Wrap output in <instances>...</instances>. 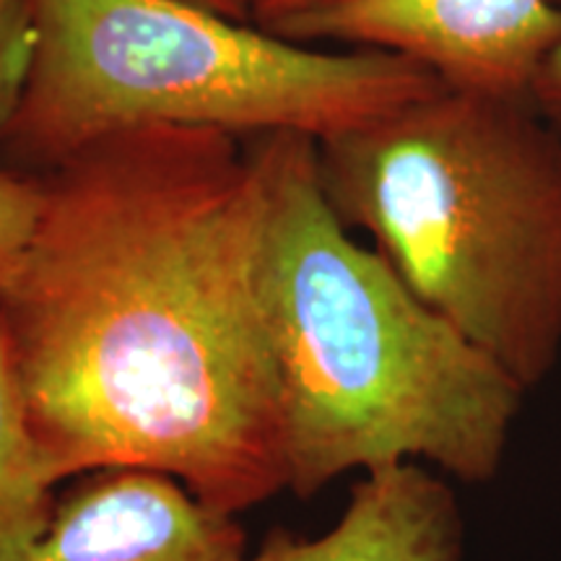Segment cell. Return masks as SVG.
<instances>
[{"label": "cell", "mask_w": 561, "mask_h": 561, "mask_svg": "<svg viewBox=\"0 0 561 561\" xmlns=\"http://www.w3.org/2000/svg\"><path fill=\"white\" fill-rule=\"evenodd\" d=\"M58 483L34 439L0 320V561H32L58 510Z\"/></svg>", "instance_id": "cell-8"}, {"label": "cell", "mask_w": 561, "mask_h": 561, "mask_svg": "<svg viewBox=\"0 0 561 561\" xmlns=\"http://www.w3.org/2000/svg\"><path fill=\"white\" fill-rule=\"evenodd\" d=\"M182 3L201 5V9L221 13V16H227V19L250 21V13H248V5H244V0H182Z\"/></svg>", "instance_id": "cell-13"}, {"label": "cell", "mask_w": 561, "mask_h": 561, "mask_svg": "<svg viewBox=\"0 0 561 561\" xmlns=\"http://www.w3.org/2000/svg\"><path fill=\"white\" fill-rule=\"evenodd\" d=\"M553 3L561 5V0H553ZM528 100L538 110V115L561 133V39L551 47V53L546 55L533 76Z\"/></svg>", "instance_id": "cell-11"}, {"label": "cell", "mask_w": 561, "mask_h": 561, "mask_svg": "<svg viewBox=\"0 0 561 561\" xmlns=\"http://www.w3.org/2000/svg\"><path fill=\"white\" fill-rule=\"evenodd\" d=\"M242 140L151 125L42 174L0 320L58 481L144 468L231 515L286 491L257 278L265 185Z\"/></svg>", "instance_id": "cell-1"}, {"label": "cell", "mask_w": 561, "mask_h": 561, "mask_svg": "<svg viewBox=\"0 0 561 561\" xmlns=\"http://www.w3.org/2000/svg\"><path fill=\"white\" fill-rule=\"evenodd\" d=\"M320 185L416 297L533 390L561 359V138L528 96L442 87L318 140Z\"/></svg>", "instance_id": "cell-3"}, {"label": "cell", "mask_w": 561, "mask_h": 561, "mask_svg": "<svg viewBox=\"0 0 561 561\" xmlns=\"http://www.w3.org/2000/svg\"><path fill=\"white\" fill-rule=\"evenodd\" d=\"M34 53V0H0V138L19 107Z\"/></svg>", "instance_id": "cell-10"}, {"label": "cell", "mask_w": 561, "mask_h": 561, "mask_svg": "<svg viewBox=\"0 0 561 561\" xmlns=\"http://www.w3.org/2000/svg\"><path fill=\"white\" fill-rule=\"evenodd\" d=\"M45 180L0 161V294L19 271L24 252L37 229Z\"/></svg>", "instance_id": "cell-9"}, {"label": "cell", "mask_w": 561, "mask_h": 561, "mask_svg": "<svg viewBox=\"0 0 561 561\" xmlns=\"http://www.w3.org/2000/svg\"><path fill=\"white\" fill-rule=\"evenodd\" d=\"M333 3H339V0H244L250 13V24L261 26L265 32L278 30L286 21L328 9Z\"/></svg>", "instance_id": "cell-12"}, {"label": "cell", "mask_w": 561, "mask_h": 561, "mask_svg": "<svg viewBox=\"0 0 561 561\" xmlns=\"http://www.w3.org/2000/svg\"><path fill=\"white\" fill-rule=\"evenodd\" d=\"M237 515L144 468L79 476L32 561H248Z\"/></svg>", "instance_id": "cell-6"}, {"label": "cell", "mask_w": 561, "mask_h": 561, "mask_svg": "<svg viewBox=\"0 0 561 561\" xmlns=\"http://www.w3.org/2000/svg\"><path fill=\"white\" fill-rule=\"evenodd\" d=\"M432 70L325 53L182 0H34V53L0 157L45 174L151 125L325 140L439 91Z\"/></svg>", "instance_id": "cell-4"}, {"label": "cell", "mask_w": 561, "mask_h": 561, "mask_svg": "<svg viewBox=\"0 0 561 561\" xmlns=\"http://www.w3.org/2000/svg\"><path fill=\"white\" fill-rule=\"evenodd\" d=\"M271 34L314 45L343 42L403 55L445 87L489 96H528L561 39L553 0H339Z\"/></svg>", "instance_id": "cell-5"}, {"label": "cell", "mask_w": 561, "mask_h": 561, "mask_svg": "<svg viewBox=\"0 0 561 561\" xmlns=\"http://www.w3.org/2000/svg\"><path fill=\"white\" fill-rule=\"evenodd\" d=\"M248 561H466L455 489L421 462L364 473L322 536L273 528Z\"/></svg>", "instance_id": "cell-7"}, {"label": "cell", "mask_w": 561, "mask_h": 561, "mask_svg": "<svg viewBox=\"0 0 561 561\" xmlns=\"http://www.w3.org/2000/svg\"><path fill=\"white\" fill-rule=\"evenodd\" d=\"M250 146L286 491L307 502L351 471L401 462L494 481L528 390L351 237L322 193L318 140L268 133Z\"/></svg>", "instance_id": "cell-2"}]
</instances>
